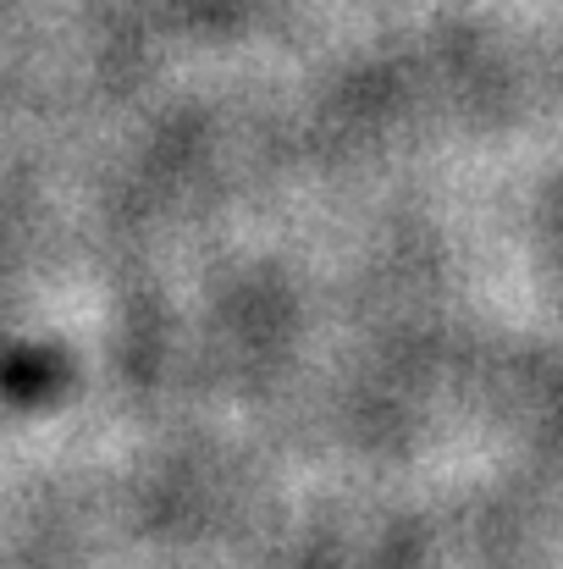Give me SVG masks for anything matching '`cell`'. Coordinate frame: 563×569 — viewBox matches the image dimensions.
Returning a JSON list of instances; mask_svg holds the SVG:
<instances>
[]
</instances>
